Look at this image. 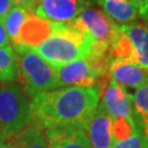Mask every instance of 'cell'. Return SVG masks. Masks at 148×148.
I'll return each mask as SVG.
<instances>
[{"label": "cell", "mask_w": 148, "mask_h": 148, "mask_svg": "<svg viewBox=\"0 0 148 148\" xmlns=\"http://www.w3.org/2000/svg\"><path fill=\"white\" fill-rule=\"evenodd\" d=\"M95 87H66L41 92L31 99L33 120L45 128L79 127L85 130L100 102Z\"/></svg>", "instance_id": "cell-1"}, {"label": "cell", "mask_w": 148, "mask_h": 148, "mask_svg": "<svg viewBox=\"0 0 148 148\" xmlns=\"http://www.w3.org/2000/svg\"><path fill=\"white\" fill-rule=\"evenodd\" d=\"M91 44V38L75 29L69 22H53L52 34L32 49L53 68H57L76 59L88 57Z\"/></svg>", "instance_id": "cell-2"}, {"label": "cell", "mask_w": 148, "mask_h": 148, "mask_svg": "<svg viewBox=\"0 0 148 148\" xmlns=\"http://www.w3.org/2000/svg\"><path fill=\"white\" fill-rule=\"evenodd\" d=\"M33 120L31 99L16 81L0 84V140H8Z\"/></svg>", "instance_id": "cell-3"}, {"label": "cell", "mask_w": 148, "mask_h": 148, "mask_svg": "<svg viewBox=\"0 0 148 148\" xmlns=\"http://www.w3.org/2000/svg\"><path fill=\"white\" fill-rule=\"evenodd\" d=\"M13 48L19 63L22 87L30 99L41 92L62 87L55 69L34 49L23 45H13Z\"/></svg>", "instance_id": "cell-4"}, {"label": "cell", "mask_w": 148, "mask_h": 148, "mask_svg": "<svg viewBox=\"0 0 148 148\" xmlns=\"http://www.w3.org/2000/svg\"><path fill=\"white\" fill-rule=\"evenodd\" d=\"M111 58L124 59L148 70V27L139 22L122 24L110 46Z\"/></svg>", "instance_id": "cell-5"}, {"label": "cell", "mask_w": 148, "mask_h": 148, "mask_svg": "<svg viewBox=\"0 0 148 148\" xmlns=\"http://www.w3.org/2000/svg\"><path fill=\"white\" fill-rule=\"evenodd\" d=\"M69 23L90 37L92 43H104L110 46L119 34L120 29V25H117V23L103 11L91 7H87L77 19Z\"/></svg>", "instance_id": "cell-6"}, {"label": "cell", "mask_w": 148, "mask_h": 148, "mask_svg": "<svg viewBox=\"0 0 148 148\" xmlns=\"http://www.w3.org/2000/svg\"><path fill=\"white\" fill-rule=\"evenodd\" d=\"M87 7L88 0H40L34 13L48 21L67 23L77 19Z\"/></svg>", "instance_id": "cell-7"}, {"label": "cell", "mask_w": 148, "mask_h": 148, "mask_svg": "<svg viewBox=\"0 0 148 148\" xmlns=\"http://www.w3.org/2000/svg\"><path fill=\"white\" fill-rule=\"evenodd\" d=\"M54 69L60 86L66 87L91 88L95 86L99 77L87 57L76 59Z\"/></svg>", "instance_id": "cell-8"}, {"label": "cell", "mask_w": 148, "mask_h": 148, "mask_svg": "<svg viewBox=\"0 0 148 148\" xmlns=\"http://www.w3.org/2000/svg\"><path fill=\"white\" fill-rule=\"evenodd\" d=\"M101 103L112 119L133 116L131 95L124 87L111 78V81L101 93Z\"/></svg>", "instance_id": "cell-9"}, {"label": "cell", "mask_w": 148, "mask_h": 148, "mask_svg": "<svg viewBox=\"0 0 148 148\" xmlns=\"http://www.w3.org/2000/svg\"><path fill=\"white\" fill-rule=\"evenodd\" d=\"M86 133L91 148H112L114 139L112 136V117L99 102L95 115L90 121Z\"/></svg>", "instance_id": "cell-10"}, {"label": "cell", "mask_w": 148, "mask_h": 148, "mask_svg": "<svg viewBox=\"0 0 148 148\" xmlns=\"http://www.w3.org/2000/svg\"><path fill=\"white\" fill-rule=\"evenodd\" d=\"M110 75L112 79L124 88L138 89L148 84V70L142 68L137 64L130 63L124 59H111Z\"/></svg>", "instance_id": "cell-11"}, {"label": "cell", "mask_w": 148, "mask_h": 148, "mask_svg": "<svg viewBox=\"0 0 148 148\" xmlns=\"http://www.w3.org/2000/svg\"><path fill=\"white\" fill-rule=\"evenodd\" d=\"M49 148H91L85 130L79 127H53L44 130Z\"/></svg>", "instance_id": "cell-12"}, {"label": "cell", "mask_w": 148, "mask_h": 148, "mask_svg": "<svg viewBox=\"0 0 148 148\" xmlns=\"http://www.w3.org/2000/svg\"><path fill=\"white\" fill-rule=\"evenodd\" d=\"M53 30V22L42 19L35 14H30L22 25L18 45L34 48L45 41Z\"/></svg>", "instance_id": "cell-13"}, {"label": "cell", "mask_w": 148, "mask_h": 148, "mask_svg": "<svg viewBox=\"0 0 148 148\" xmlns=\"http://www.w3.org/2000/svg\"><path fill=\"white\" fill-rule=\"evenodd\" d=\"M7 142L9 148H49L44 128L34 120Z\"/></svg>", "instance_id": "cell-14"}, {"label": "cell", "mask_w": 148, "mask_h": 148, "mask_svg": "<svg viewBox=\"0 0 148 148\" xmlns=\"http://www.w3.org/2000/svg\"><path fill=\"white\" fill-rule=\"evenodd\" d=\"M103 12L113 21L127 24L136 18L137 9L133 2L127 0H98Z\"/></svg>", "instance_id": "cell-15"}, {"label": "cell", "mask_w": 148, "mask_h": 148, "mask_svg": "<svg viewBox=\"0 0 148 148\" xmlns=\"http://www.w3.org/2000/svg\"><path fill=\"white\" fill-rule=\"evenodd\" d=\"M131 99L135 123L148 142V84L136 89Z\"/></svg>", "instance_id": "cell-16"}, {"label": "cell", "mask_w": 148, "mask_h": 148, "mask_svg": "<svg viewBox=\"0 0 148 148\" xmlns=\"http://www.w3.org/2000/svg\"><path fill=\"white\" fill-rule=\"evenodd\" d=\"M19 76V63L14 49L8 47L0 48V84L13 82Z\"/></svg>", "instance_id": "cell-17"}, {"label": "cell", "mask_w": 148, "mask_h": 148, "mask_svg": "<svg viewBox=\"0 0 148 148\" xmlns=\"http://www.w3.org/2000/svg\"><path fill=\"white\" fill-rule=\"evenodd\" d=\"M30 14L31 12L25 10L23 7L14 5L3 18L5 30L8 32V35L13 43V45H18L21 27Z\"/></svg>", "instance_id": "cell-18"}, {"label": "cell", "mask_w": 148, "mask_h": 148, "mask_svg": "<svg viewBox=\"0 0 148 148\" xmlns=\"http://www.w3.org/2000/svg\"><path fill=\"white\" fill-rule=\"evenodd\" d=\"M138 131L134 116L112 119V136L114 142L131 137Z\"/></svg>", "instance_id": "cell-19"}, {"label": "cell", "mask_w": 148, "mask_h": 148, "mask_svg": "<svg viewBox=\"0 0 148 148\" xmlns=\"http://www.w3.org/2000/svg\"><path fill=\"white\" fill-rule=\"evenodd\" d=\"M112 148H148V142L138 130L131 137L114 142Z\"/></svg>", "instance_id": "cell-20"}, {"label": "cell", "mask_w": 148, "mask_h": 148, "mask_svg": "<svg viewBox=\"0 0 148 148\" xmlns=\"http://www.w3.org/2000/svg\"><path fill=\"white\" fill-rule=\"evenodd\" d=\"M9 43H10V37L5 30V20H3V18H1L0 19V48L10 46Z\"/></svg>", "instance_id": "cell-21"}, {"label": "cell", "mask_w": 148, "mask_h": 148, "mask_svg": "<svg viewBox=\"0 0 148 148\" xmlns=\"http://www.w3.org/2000/svg\"><path fill=\"white\" fill-rule=\"evenodd\" d=\"M14 3L11 0H0V19L5 18V14L14 7Z\"/></svg>", "instance_id": "cell-22"}, {"label": "cell", "mask_w": 148, "mask_h": 148, "mask_svg": "<svg viewBox=\"0 0 148 148\" xmlns=\"http://www.w3.org/2000/svg\"><path fill=\"white\" fill-rule=\"evenodd\" d=\"M16 5H20V7H23L25 10H27L29 12H34V8L32 7V5L30 3L29 0H11Z\"/></svg>", "instance_id": "cell-23"}, {"label": "cell", "mask_w": 148, "mask_h": 148, "mask_svg": "<svg viewBox=\"0 0 148 148\" xmlns=\"http://www.w3.org/2000/svg\"><path fill=\"white\" fill-rule=\"evenodd\" d=\"M132 2L134 3V5L136 7L137 11L142 10L143 8H145V7L148 5V0H133Z\"/></svg>", "instance_id": "cell-24"}, {"label": "cell", "mask_w": 148, "mask_h": 148, "mask_svg": "<svg viewBox=\"0 0 148 148\" xmlns=\"http://www.w3.org/2000/svg\"><path fill=\"white\" fill-rule=\"evenodd\" d=\"M138 12H139V14L143 16L144 20L147 22V24H148V5L145 7V8H143L142 10H139Z\"/></svg>", "instance_id": "cell-25"}, {"label": "cell", "mask_w": 148, "mask_h": 148, "mask_svg": "<svg viewBox=\"0 0 148 148\" xmlns=\"http://www.w3.org/2000/svg\"><path fill=\"white\" fill-rule=\"evenodd\" d=\"M29 1H30V3H31L32 7H33L34 9H35V7H36L37 3L40 2V0H29Z\"/></svg>", "instance_id": "cell-26"}, {"label": "cell", "mask_w": 148, "mask_h": 148, "mask_svg": "<svg viewBox=\"0 0 148 148\" xmlns=\"http://www.w3.org/2000/svg\"><path fill=\"white\" fill-rule=\"evenodd\" d=\"M0 148H9V147H8V145H7V144L2 143V142L0 140Z\"/></svg>", "instance_id": "cell-27"}]
</instances>
